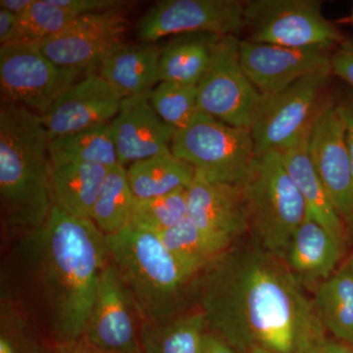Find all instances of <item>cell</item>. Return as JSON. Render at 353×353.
Returning a JSON list of instances; mask_svg holds the SVG:
<instances>
[{"label":"cell","instance_id":"1","mask_svg":"<svg viewBox=\"0 0 353 353\" xmlns=\"http://www.w3.org/2000/svg\"><path fill=\"white\" fill-rule=\"evenodd\" d=\"M192 306L205 316L209 333L240 353H313L327 341L303 285L255 241L236 243L194 279Z\"/></svg>","mask_w":353,"mask_h":353},{"label":"cell","instance_id":"2","mask_svg":"<svg viewBox=\"0 0 353 353\" xmlns=\"http://www.w3.org/2000/svg\"><path fill=\"white\" fill-rule=\"evenodd\" d=\"M4 243L0 294L19 304L53 347L80 341L108 263L105 234L53 206L43 227Z\"/></svg>","mask_w":353,"mask_h":353},{"label":"cell","instance_id":"3","mask_svg":"<svg viewBox=\"0 0 353 353\" xmlns=\"http://www.w3.org/2000/svg\"><path fill=\"white\" fill-rule=\"evenodd\" d=\"M50 138L29 109L0 106V211L4 243L39 229L53 208Z\"/></svg>","mask_w":353,"mask_h":353},{"label":"cell","instance_id":"4","mask_svg":"<svg viewBox=\"0 0 353 353\" xmlns=\"http://www.w3.org/2000/svg\"><path fill=\"white\" fill-rule=\"evenodd\" d=\"M108 261L143 324L161 325L192 309V280L157 234L130 225L106 236Z\"/></svg>","mask_w":353,"mask_h":353},{"label":"cell","instance_id":"5","mask_svg":"<svg viewBox=\"0 0 353 353\" xmlns=\"http://www.w3.org/2000/svg\"><path fill=\"white\" fill-rule=\"evenodd\" d=\"M241 188L255 243L284 259L290 239L307 218V209L281 153L257 154Z\"/></svg>","mask_w":353,"mask_h":353},{"label":"cell","instance_id":"6","mask_svg":"<svg viewBox=\"0 0 353 353\" xmlns=\"http://www.w3.org/2000/svg\"><path fill=\"white\" fill-rule=\"evenodd\" d=\"M171 152L208 180L241 185L256 157L250 130L199 112L176 132Z\"/></svg>","mask_w":353,"mask_h":353},{"label":"cell","instance_id":"7","mask_svg":"<svg viewBox=\"0 0 353 353\" xmlns=\"http://www.w3.org/2000/svg\"><path fill=\"white\" fill-rule=\"evenodd\" d=\"M241 32L250 43L292 48L333 50L345 39L315 0L245 1Z\"/></svg>","mask_w":353,"mask_h":353},{"label":"cell","instance_id":"8","mask_svg":"<svg viewBox=\"0 0 353 353\" xmlns=\"http://www.w3.org/2000/svg\"><path fill=\"white\" fill-rule=\"evenodd\" d=\"M331 68L309 74L263 101L250 132L255 152H283L310 131Z\"/></svg>","mask_w":353,"mask_h":353},{"label":"cell","instance_id":"9","mask_svg":"<svg viewBox=\"0 0 353 353\" xmlns=\"http://www.w3.org/2000/svg\"><path fill=\"white\" fill-rule=\"evenodd\" d=\"M196 87L201 112L250 131L263 95L241 67L238 37L218 39L210 66Z\"/></svg>","mask_w":353,"mask_h":353},{"label":"cell","instance_id":"10","mask_svg":"<svg viewBox=\"0 0 353 353\" xmlns=\"http://www.w3.org/2000/svg\"><path fill=\"white\" fill-rule=\"evenodd\" d=\"M83 75L58 66L38 44L6 43L0 48L2 101L18 104L39 116L48 112Z\"/></svg>","mask_w":353,"mask_h":353},{"label":"cell","instance_id":"11","mask_svg":"<svg viewBox=\"0 0 353 353\" xmlns=\"http://www.w3.org/2000/svg\"><path fill=\"white\" fill-rule=\"evenodd\" d=\"M245 2L238 0H162L136 26L139 43H154L166 36L210 34L236 36L243 31Z\"/></svg>","mask_w":353,"mask_h":353},{"label":"cell","instance_id":"12","mask_svg":"<svg viewBox=\"0 0 353 353\" xmlns=\"http://www.w3.org/2000/svg\"><path fill=\"white\" fill-rule=\"evenodd\" d=\"M127 18L122 8L77 18L63 32L39 44L41 51L61 68L88 75L122 46Z\"/></svg>","mask_w":353,"mask_h":353},{"label":"cell","instance_id":"13","mask_svg":"<svg viewBox=\"0 0 353 353\" xmlns=\"http://www.w3.org/2000/svg\"><path fill=\"white\" fill-rule=\"evenodd\" d=\"M138 309L112 265L104 267L83 339L104 353H143Z\"/></svg>","mask_w":353,"mask_h":353},{"label":"cell","instance_id":"14","mask_svg":"<svg viewBox=\"0 0 353 353\" xmlns=\"http://www.w3.org/2000/svg\"><path fill=\"white\" fill-rule=\"evenodd\" d=\"M308 153L341 219L353 221V173L345 124L338 104L324 101L308 139Z\"/></svg>","mask_w":353,"mask_h":353},{"label":"cell","instance_id":"15","mask_svg":"<svg viewBox=\"0 0 353 353\" xmlns=\"http://www.w3.org/2000/svg\"><path fill=\"white\" fill-rule=\"evenodd\" d=\"M331 50L292 48L240 39L241 67L262 95H271L319 70L331 68Z\"/></svg>","mask_w":353,"mask_h":353},{"label":"cell","instance_id":"16","mask_svg":"<svg viewBox=\"0 0 353 353\" xmlns=\"http://www.w3.org/2000/svg\"><path fill=\"white\" fill-rule=\"evenodd\" d=\"M121 101L122 97L94 72L71 85L41 117L50 139L59 138L112 122Z\"/></svg>","mask_w":353,"mask_h":353},{"label":"cell","instance_id":"17","mask_svg":"<svg viewBox=\"0 0 353 353\" xmlns=\"http://www.w3.org/2000/svg\"><path fill=\"white\" fill-rule=\"evenodd\" d=\"M187 194L189 218L204 233L233 246L250 231L241 185L213 182L196 171Z\"/></svg>","mask_w":353,"mask_h":353},{"label":"cell","instance_id":"18","mask_svg":"<svg viewBox=\"0 0 353 353\" xmlns=\"http://www.w3.org/2000/svg\"><path fill=\"white\" fill-rule=\"evenodd\" d=\"M150 94L122 99L119 112L111 122L118 159L125 168L171 152L176 131L155 112Z\"/></svg>","mask_w":353,"mask_h":353},{"label":"cell","instance_id":"19","mask_svg":"<svg viewBox=\"0 0 353 353\" xmlns=\"http://www.w3.org/2000/svg\"><path fill=\"white\" fill-rule=\"evenodd\" d=\"M343 252L345 246L307 217L290 239L284 261L301 284L316 287L338 269Z\"/></svg>","mask_w":353,"mask_h":353},{"label":"cell","instance_id":"20","mask_svg":"<svg viewBox=\"0 0 353 353\" xmlns=\"http://www.w3.org/2000/svg\"><path fill=\"white\" fill-rule=\"evenodd\" d=\"M160 55L155 43H123L101 62L97 74L122 99L148 94L160 83Z\"/></svg>","mask_w":353,"mask_h":353},{"label":"cell","instance_id":"21","mask_svg":"<svg viewBox=\"0 0 353 353\" xmlns=\"http://www.w3.org/2000/svg\"><path fill=\"white\" fill-rule=\"evenodd\" d=\"M309 134L310 131L294 145L281 152L283 162L305 202L307 217L324 227L341 245L345 246V222L334 208L333 201L309 157Z\"/></svg>","mask_w":353,"mask_h":353},{"label":"cell","instance_id":"22","mask_svg":"<svg viewBox=\"0 0 353 353\" xmlns=\"http://www.w3.org/2000/svg\"><path fill=\"white\" fill-rule=\"evenodd\" d=\"M109 169L99 164L71 163L52 167L53 206L75 217L90 219Z\"/></svg>","mask_w":353,"mask_h":353},{"label":"cell","instance_id":"23","mask_svg":"<svg viewBox=\"0 0 353 353\" xmlns=\"http://www.w3.org/2000/svg\"><path fill=\"white\" fill-rule=\"evenodd\" d=\"M312 301L326 332L353 347V253L316 285Z\"/></svg>","mask_w":353,"mask_h":353},{"label":"cell","instance_id":"24","mask_svg":"<svg viewBox=\"0 0 353 353\" xmlns=\"http://www.w3.org/2000/svg\"><path fill=\"white\" fill-rule=\"evenodd\" d=\"M220 38L202 32L180 34L161 50L160 82L197 85L210 66Z\"/></svg>","mask_w":353,"mask_h":353},{"label":"cell","instance_id":"25","mask_svg":"<svg viewBox=\"0 0 353 353\" xmlns=\"http://www.w3.org/2000/svg\"><path fill=\"white\" fill-rule=\"evenodd\" d=\"M127 173L138 201L188 189L196 176L194 167L172 152L134 162L127 167Z\"/></svg>","mask_w":353,"mask_h":353},{"label":"cell","instance_id":"26","mask_svg":"<svg viewBox=\"0 0 353 353\" xmlns=\"http://www.w3.org/2000/svg\"><path fill=\"white\" fill-rule=\"evenodd\" d=\"M205 316L192 308L161 325L141 324L143 353H203Z\"/></svg>","mask_w":353,"mask_h":353},{"label":"cell","instance_id":"27","mask_svg":"<svg viewBox=\"0 0 353 353\" xmlns=\"http://www.w3.org/2000/svg\"><path fill=\"white\" fill-rule=\"evenodd\" d=\"M50 155L52 167L92 163L110 169L120 164L111 123L51 139Z\"/></svg>","mask_w":353,"mask_h":353},{"label":"cell","instance_id":"28","mask_svg":"<svg viewBox=\"0 0 353 353\" xmlns=\"http://www.w3.org/2000/svg\"><path fill=\"white\" fill-rule=\"evenodd\" d=\"M157 234L192 280L232 248L204 233L189 217Z\"/></svg>","mask_w":353,"mask_h":353},{"label":"cell","instance_id":"29","mask_svg":"<svg viewBox=\"0 0 353 353\" xmlns=\"http://www.w3.org/2000/svg\"><path fill=\"white\" fill-rule=\"evenodd\" d=\"M137 197L130 185L127 168L121 164L109 169L92 209L90 220L111 236L132 224Z\"/></svg>","mask_w":353,"mask_h":353},{"label":"cell","instance_id":"30","mask_svg":"<svg viewBox=\"0 0 353 353\" xmlns=\"http://www.w3.org/2000/svg\"><path fill=\"white\" fill-rule=\"evenodd\" d=\"M46 334L14 299L0 294V353H51Z\"/></svg>","mask_w":353,"mask_h":353},{"label":"cell","instance_id":"31","mask_svg":"<svg viewBox=\"0 0 353 353\" xmlns=\"http://www.w3.org/2000/svg\"><path fill=\"white\" fill-rule=\"evenodd\" d=\"M78 17L53 0H36L29 11L19 18L15 34L8 43L39 46L63 32Z\"/></svg>","mask_w":353,"mask_h":353},{"label":"cell","instance_id":"32","mask_svg":"<svg viewBox=\"0 0 353 353\" xmlns=\"http://www.w3.org/2000/svg\"><path fill=\"white\" fill-rule=\"evenodd\" d=\"M150 101L158 116L176 132L187 127L201 112L196 85L160 82L150 92Z\"/></svg>","mask_w":353,"mask_h":353},{"label":"cell","instance_id":"33","mask_svg":"<svg viewBox=\"0 0 353 353\" xmlns=\"http://www.w3.org/2000/svg\"><path fill=\"white\" fill-rule=\"evenodd\" d=\"M187 190L137 201L131 225L159 234L180 224L189 217Z\"/></svg>","mask_w":353,"mask_h":353},{"label":"cell","instance_id":"34","mask_svg":"<svg viewBox=\"0 0 353 353\" xmlns=\"http://www.w3.org/2000/svg\"><path fill=\"white\" fill-rule=\"evenodd\" d=\"M332 74L347 82L353 90V39H345L331 55Z\"/></svg>","mask_w":353,"mask_h":353},{"label":"cell","instance_id":"35","mask_svg":"<svg viewBox=\"0 0 353 353\" xmlns=\"http://www.w3.org/2000/svg\"><path fill=\"white\" fill-rule=\"evenodd\" d=\"M55 4L76 16L88 15L122 8L128 2L120 0H53Z\"/></svg>","mask_w":353,"mask_h":353},{"label":"cell","instance_id":"36","mask_svg":"<svg viewBox=\"0 0 353 353\" xmlns=\"http://www.w3.org/2000/svg\"><path fill=\"white\" fill-rule=\"evenodd\" d=\"M338 105L343 116V124H345V138H347L348 152L352 160L353 173V90Z\"/></svg>","mask_w":353,"mask_h":353},{"label":"cell","instance_id":"37","mask_svg":"<svg viewBox=\"0 0 353 353\" xmlns=\"http://www.w3.org/2000/svg\"><path fill=\"white\" fill-rule=\"evenodd\" d=\"M19 17L9 11L0 9V43L6 44L12 39L17 30Z\"/></svg>","mask_w":353,"mask_h":353},{"label":"cell","instance_id":"38","mask_svg":"<svg viewBox=\"0 0 353 353\" xmlns=\"http://www.w3.org/2000/svg\"><path fill=\"white\" fill-rule=\"evenodd\" d=\"M203 353H240L215 334H206Z\"/></svg>","mask_w":353,"mask_h":353},{"label":"cell","instance_id":"39","mask_svg":"<svg viewBox=\"0 0 353 353\" xmlns=\"http://www.w3.org/2000/svg\"><path fill=\"white\" fill-rule=\"evenodd\" d=\"M51 353H104L101 350H97L92 345H88L87 341L81 339L80 341H76L70 345H57L53 347Z\"/></svg>","mask_w":353,"mask_h":353},{"label":"cell","instance_id":"40","mask_svg":"<svg viewBox=\"0 0 353 353\" xmlns=\"http://www.w3.org/2000/svg\"><path fill=\"white\" fill-rule=\"evenodd\" d=\"M34 1L36 0H0V9L15 14L20 18L34 6Z\"/></svg>","mask_w":353,"mask_h":353},{"label":"cell","instance_id":"41","mask_svg":"<svg viewBox=\"0 0 353 353\" xmlns=\"http://www.w3.org/2000/svg\"><path fill=\"white\" fill-rule=\"evenodd\" d=\"M313 353H353V347L341 341H325Z\"/></svg>","mask_w":353,"mask_h":353},{"label":"cell","instance_id":"42","mask_svg":"<svg viewBox=\"0 0 353 353\" xmlns=\"http://www.w3.org/2000/svg\"><path fill=\"white\" fill-rule=\"evenodd\" d=\"M248 353H271L266 352V350H261V348H252Z\"/></svg>","mask_w":353,"mask_h":353},{"label":"cell","instance_id":"43","mask_svg":"<svg viewBox=\"0 0 353 353\" xmlns=\"http://www.w3.org/2000/svg\"><path fill=\"white\" fill-rule=\"evenodd\" d=\"M345 22H347L350 23V24L353 25V8L352 14H350V17L347 18V19L345 20Z\"/></svg>","mask_w":353,"mask_h":353}]
</instances>
